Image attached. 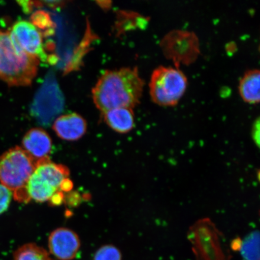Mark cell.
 Instances as JSON below:
<instances>
[{"label":"cell","mask_w":260,"mask_h":260,"mask_svg":"<svg viewBox=\"0 0 260 260\" xmlns=\"http://www.w3.org/2000/svg\"><path fill=\"white\" fill-rule=\"evenodd\" d=\"M22 145V148L37 161L48 157L53 144L47 132L41 128H34L26 133Z\"/></svg>","instance_id":"cell-9"},{"label":"cell","mask_w":260,"mask_h":260,"mask_svg":"<svg viewBox=\"0 0 260 260\" xmlns=\"http://www.w3.org/2000/svg\"><path fill=\"white\" fill-rule=\"evenodd\" d=\"M104 121L114 131L125 134L134 128L135 115L132 109L119 107L102 113Z\"/></svg>","instance_id":"cell-11"},{"label":"cell","mask_w":260,"mask_h":260,"mask_svg":"<svg viewBox=\"0 0 260 260\" xmlns=\"http://www.w3.org/2000/svg\"><path fill=\"white\" fill-rule=\"evenodd\" d=\"M244 260H259V235L257 231L250 233L241 242L240 249Z\"/></svg>","instance_id":"cell-15"},{"label":"cell","mask_w":260,"mask_h":260,"mask_svg":"<svg viewBox=\"0 0 260 260\" xmlns=\"http://www.w3.org/2000/svg\"><path fill=\"white\" fill-rule=\"evenodd\" d=\"M63 105L62 93L56 81L48 78L35 97L31 112L39 122L47 125L61 112Z\"/></svg>","instance_id":"cell-5"},{"label":"cell","mask_w":260,"mask_h":260,"mask_svg":"<svg viewBox=\"0 0 260 260\" xmlns=\"http://www.w3.org/2000/svg\"><path fill=\"white\" fill-rule=\"evenodd\" d=\"M13 260H51L47 250L37 244L30 243L16 250Z\"/></svg>","instance_id":"cell-14"},{"label":"cell","mask_w":260,"mask_h":260,"mask_svg":"<svg viewBox=\"0 0 260 260\" xmlns=\"http://www.w3.org/2000/svg\"><path fill=\"white\" fill-rule=\"evenodd\" d=\"M144 86L137 68L107 71L92 89V99L102 113L119 107L133 109L141 99Z\"/></svg>","instance_id":"cell-1"},{"label":"cell","mask_w":260,"mask_h":260,"mask_svg":"<svg viewBox=\"0 0 260 260\" xmlns=\"http://www.w3.org/2000/svg\"><path fill=\"white\" fill-rule=\"evenodd\" d=\"M37 161L19 146L0 155V183L14 193L16 201L29 203L25 186L34 173Z\"/></svg>","instance_id":"cell-3"},{"label":"cell","mask_w":260,"mask_h":260,"mask_svg":"<svg viewBox=\"0 0 260 260\" xmlns=\"http://www.w3.org/2000/svg\"><path fill=\"white\" fill-rule=\"evenodd\" d=\"M80 246L79 236L67 228H58L49 236V251L58 260L74 259L79 252Z\"/></svg>","instance_id":"cell-7"},{"label":"cell","mask_w":260,"mask_h":260,"mask_svg":"<svg viewBox=\"0 0 260 260\" xmlns=\"http://www.w3.org/2000/svg\"><path fill=\"white\" fill-rule=\"evenodd\" d=\"M53 128L58 138L67 141H76L86 134L87 123L82 116L76 113L58 116Z\"/></svg>","instance_id":"cell-8"},{"label":"cell","mask_w":260,"mask_h":260,"mask_svg":"<svg viewBox=\"0 0 260 260\" xmlns=\"http://www.w3.org/2000/svg\"><path fill=\"white\" fill-rule=\"evenodd\" d=\"M64 200V193L62 191H58V192L54 194L53 197L51 198L49 202L53 206H60L63 203Z\"/></svg>","instance_id":"cell-18"},{"label":"cell","mask_w":260,"mask_h":260,"mask_svg":"<svg viewBox=\"0 0 260 260\" xmlns=\"http://www.w3.org/2000/svg\"><path fill=\"white\" fill-rule=\"evenodd\" d=\"M12 194L11 190L0 183V214L8 210Z\"/></svg>","instance_id":"cell-17"},{"label":"cell","mask_w":260,"mask_h":260,"mask_svg":"<svg viewBox=\"0 0 260 260\" xmlns=\"http://www.w3.org/2000/svg\"><path fill=\"white\" fill-rule=\"evenodd\" d=\"M187 87L185 74L178 68L160 67L152 73L149 93L152 101L161 106L177 105Z\"/></svg>","instance_id":"cell-4"},{"label":"cell","mask_w":260,"mask_h":260,"mask_svg":"<svg viewBox=\"0 0 260 260\" xmlns=\"http://www.w3.org/2000/svg\"><path fill=\"white\" fill-rule=\"evenodd\" d=\"M34 172L58 191H61V184L69 178L70 174L66 166L55 164L49 157L37 161Z\"/></svg>","instance_id":"cell-10"},{"label":"cell","mask_w":260,"mask_h":260,"mask_svg":"<svg viewBox=\"0 0 260 260\" xmlns=\"http://www.w3.org/2000/svg\"><path fill=\"white\" fill-rule=\"evenodd\" d=\"M239 90L245 102L255 105L260 100V73L258 70L247 71L240 80Z\"/></svg>","instance_id":"cell-12"},{"label":"cell","mask_w":260,"mask_h":260,"mask_svg":"<svg viewBox=\"0 0 260 260\" xmlns=\"http://www.w3.org/2000/svg\"><path fill=\"white\" fill-rule=\"evenodd\" d=\"M39 64L38 58L26 54L13 41L9 31L0 30V79L9 86L30 85Z\"/></svg>","instance_id":"cell-2"},{"label":"cell","mask_w":260,"mask_h":260,"mask_svg":"<svg viewBox=\"0 0 260 260\" xmlns=\"http://www.w3.org/2000/svg\"><path fill=\"white\" fill-rule=\"evenodd\" d=\"M93 260H122V254L115 246L107 245L97 250Z\"/></svg>","instance_id":"cell-16"},{"label":"cell","mask_w":260,"mask_h":260,"mask_svg":"<svg viewBox=\"0 0 260 260\" xmlns=\"http://www.w3.org/2000/svg\"><path fill=\"white\" fill-rule=\"evenodd\" d=\"M9 32L13 41L26 54L38 60H46L43 37L40 30L32 22L17 21Z\"/></svg>","instance_id":"cell-6"},{"label":"cell","mask_w":260,"mask_h":260,"mask_svg":"<svg viewBox=\"0 0 260 260\" xmlns=\"http://www.w3.org/2000/svg\"><path fill=\"white\" fill-rule=\"evenodd\" d=\"M25 191L29 201L34 200L35 202L40 203L47 202L54 194L58 192V191L47 184L35 172L26 184Z\"/></svg>","instance_id":"cell-13"}]
</instances>
